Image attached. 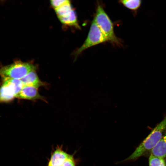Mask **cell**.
Instances as JSON below:
<instances>
[{
  "instance_id": "cell-4",
  "label": "cell",
  "mask_w": 166,
  "mask_h": 166,
  "mask_svg": "<svg viewBox=\"0 0 166 166\" xmlns=\"http://www.w3.org/2000/svg\"><path fill=\"white\" fill-rule=\"evenodd\" d=\"M0 88V102H8L12 100L23 86L20 79L4 78Z\"/></svg>"
},
{
  "instance_id": "cell-12",
  "label": "cell",
  "mask_w": 166,
  "mask_h": 166,
  "mask_svg": "<svg viewBox=\"0 0 166 166\" xmlns=\"http://www.w3.org/2000/svg\"><path fill=\"white\" fill-rule=\"evenodd\" d=\"M70 1L55 9L58 18L64 16L69 14L72 10Z\"/></svg>"
},
{
  "instance_id": "cell-6",
  "label": "cell",
  "mask_w": 166,
  "mask_h": 166,
  "mask_svg": "<svg viewBox=\"0 0 166 166\" xmlns=\"http://www.w3.org/2000/svg\"><path fill=\"white\" fill-rule=\"evenodd\" d=\"M16 97L31 100L38 99L44 100L43 97L39 93L38 88L30 86H24Z\"/></svg>"
},
{
  "instance_id": "cell-8",
  "label": "cell",
  "mask_w": 166,
  "mask_h": 166,
  "mask_svg": "<svg viewBox=\"0 0 166 166\" xmlns=\"http://www.w3.org/2000/svg\"><path fill=\"white\" fill-rule=\"evenodd\" d=\"M20 80L23 86H32L38 88L45 84L39 79L35 70L30 72Z\"/></svg>"
},
{
  "instance_id": "cell-9",
  "label": "cell",
  "mask_w": 166,
  "mask_h": 166,
  "mask_svg": "<svg viewBox=\"0 0 166 166\" xmlns=\"http://www.w3.org/2000/svg\"><path fill=\"white\" fill-rule=\"evenodd\" d=\"M151 154L163 158L166 157V129L163 136L151 151Z\"/></svg>"
},
{
  "instance_id": "cell-2",
  "label": "cell",
  "mask_w": 166,
  "mask_h": 166,
  "mask_svg": "<svg viewBox=\"0 0 166 166\" xmlns=\"http://www.w3.org/2000/svg\"><path fill=\"white\" fill-rule=\"evenodd\" d=\"M101 31L108 41L118 45H121L120 40L116 36L113 24L103 7L98 5L94 18Z\"/></svg>"
},
{
  "instance_id": "cell-14",
  "label": "cell",
  "mask_w": 166,
  "mask_h": 166,
  "mask_svg": "<svg viewBox=\"0 0 166 166\" xmlns=\"http://www.w3.org/2000/svg\"><path fill=\"white\" fill-rule=\"evenodd\" d=\"M62 166H76L75 160L73 156L70 155L64 162Z\"/></svg>"
},
{
  "instance_id": "cell-13",
  "label": "cell",
  "mask_w": 166,
  "mask_h": 166,
  "mask_svg": "<svg viewBox=\"0 0 166 166\" xmlns=\"http://www.w3.org/2000/svg\"><path fill=\"white\" fill-rule=\"evenodd\" d=\"M69 2L67 0H52L50 1V4L55 9Z\"/></svg>"
},
{
  "instance_id": "cell-3",
  "label": "cell",
  "mask_w": 166,
  "mask_h": 166,
  "mask_svg": "<svg viewBox=\"0 0 166 166\" xmlns=\"http://www.w3.org/2000/svg\"><path fill=\"white\" fill-rule=\"evenodd\" d=\"M35 69V66L32 64L18 61L0 68V75L2 78L21 79Z\"/></svg>"
},
{
  "instance_id": "cell-10",
  "label": "cell",
  "mask_w": 166,
  "mask_h": 166,
  "mask_svg": "<svg viewBox=\"0 0 166 166\" xmlns=\"http://www.w3.org/2000/svg\"><path fill=\"white\" fill-rule=\"evenodd\" d=\"M58 18L60 22L64 25L73 26L77 29H80L76 13L73 9L66 15Z\"/></svg>"
},
{
  "instance_id": "cell-1",
  "label": "cell",
  "mask_w": 166,
  "mask_h": 166,
  "mask_svg": "<svg viewBox=\"0 0 166 166\" xmlns=\"http://www.w3.org/2000/svg\"><path fill=\"white\" fill-rule=\"evenodd\" d=\"M166 129V115L137 147L132 153L122 162L134 161L151 152L160 140Z\"/></svg>"
},
{
  "instance_id": "cell-7",
  "label": "cell",
  "mask_w": 166,
  "mask_h": 166,
  "mask_svg": "<svg viewBox=\"0 0 166 166\" xmlns=\"http://www.w3.org/2000/svg\"><path fill=\"white\" fill-rule=\"evenodd\" d=\"M70 155L60 148H57L52 154L48 166H62Z\"/></svg>"
},
{
  "instance_id": "cell-15",
  "label": "cell",
  "mask_w": 166,
  "mask_h": 166,
  "mask_svg": "<svg viewBox=\"0 0 166 166\" xmlns=\"http://www.w3.org/2000/svg\"><path fill=\"white\" fill-rule=\"evenodd\" d=\"M161 166H166V164L162 165Z\"/></svg>"
},
{
  "instance_id": "cell-11",
  "label": "cell",
  "mask_w": 166,
  "mask_h": 166,
  "mask_svg": "<svg viewBox=\"0 0 166 166\" xmlns=\"http://www.w3.org/2000/svg\"><path fill=\"white\" fill-rule=\"evenodd\" d=\"M119 2L125 7L135 13L140 8L142 3L140 0H121Z\"/></svg>"
},
{
  "instance_id": "cell-5",
  "label": "cell",
  "mask_w": 166,
  "mask_h": 166,
  "mask_svg": "<svg viewBox=\"0 0 166 166\" xmlns=\"http://www.w3.org/2000/svg\"><path fill=\"white\" fill-rule=\"evenodd\" d=\"M108 41L93 19L86 39L82 45L76 51L75 57H77L83 51L89 48Z\"/></svg>"
}]
</instances>
